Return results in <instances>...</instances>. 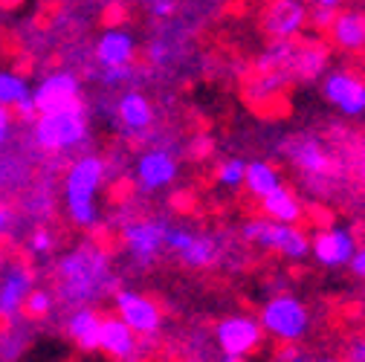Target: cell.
Wrapping results in <instances>:
<instances>
[{"instance_id":"1","label":"cell","mask_w":365,"mask_h":362,"mask_svg":"<svg viewBox=\"0 0 365 362\" xmlns=\"http://www.w3.org/2000/svg\"><path fill=\"white\" fill-rule=\"evenodd\" d=\"M279 151L313 197L334 200L348 186L351 165L339 140H328L319 130H299L284 137Z\"/></svg>"},{"instance_id":"2","label":"cell","mask_w":365,"mask_h":362,"mask_svg":"<svg viewBox=\"0 0 365 362\" xmlns=\"http://www.w3.org/2000/svg\"><path fill=\"white\" fill-rule=\"evenodd\" d=\"M53 290L64 307L96 304L105 296H113L116 279L110 252L99 241L76 244L53 267Z\"/></svg>"},{"instance_id":"3","label":"cell","mask_w":365,"mask_h":362,"mask_svg":"<svg viewBox=\"0 0 365 362\" xmlns=\"http://www.w3.org/2000/svg\"><path fill=\"white\" fill-rule=\"evenodd\" d=\"M108 160L102 154H78L61 177V200L67 220L81 232H93L102 223L99 195L108 183Z\"/></svg>"},{"instance_id":"4","label":"cell","mask_w":365,"mask_h":362,"mask_svg":"<svg viewBox=\"0 0 365 362\" xmlns=\"http://www.w3.org/2000/svg\"><path fill=\"white\" fill-rule=\"evenodd\" d=\"M165 252L189 269H215L230 258V238L189 220H168Z\"/></svg>"},{"instance_id":"5","label":"cell","mask_w":365,"mask_h":362,"mask_svg":"<svg viewBox=\"0 0 365 362\" xmlns=\"http://www.w3.org/2000/svg\"><path fill=\"white\" fill-rule=\"evenodd\" d=\"M238 238L267 255H279L290 264H302L310 258V232L302 223H282L267 214H252L238 226Z\"/></svg>"},{"instance_id":"6","label":"cell","mask_w":365,"mask_h":362,"mask_svg":"<svg viewBox=\"0 0 365 362\" xmlns=\"http://www.w3.org/2000/svg\"><path fill=\"white\" fill-rule=\"evenodd\" d=\"M258 319L264 333L279 345H302L313 333V310L290 290L267 293V299L258 307Z\"/></svg>"},{"instance_id":"7","label":"cell","mask_w":365,"mask_h":362,"mask_svg":"<svg viewBox=\"0 0 365 362\" xmlns=\"http://www.w3.org/2000/svg\"><path fill=\"white\" fill-rule=\"evenodd\" d=\"M90 140V116L87 105L73 110H56V113H38L32 119V143L50 157H67Z\"/></svg>"},{"instance_id":"8","label":"cell","mask_w":365,"mask_h":362,"mask_svg":"<svg viewBox=\"0 0 365 362\" xmlns=\"http://www.w3.org/2000/svg\"><path fill=\"white\" fill-rule=\"evenodd\" d=\"M212 339H215V348H217L220 359H226V362H244V359H250V356H255L261 351L267 333L261 328L258 313L238 310V313L220 316V319L215 322Z\"/></svg>"},{"instance_id":"9","label":"cell","mask_w":365,"mask_h":362,"mask_svg":"<svg viewBox=\"0 0 365 362\" xmlns=\"http://www.w3.org/2000/svg\"><path fill=\"white\" fill-rule=\"evenodd\" d=\"M319 93L345 122H365V76L348 64H339L319 78Z\"/></svg>"},{"instance_id":"10","label":"cell","mask_w":365,"mask_h":362,"mask_svg":"<svg viewBox=\"0 0 365 362\" xmlns=\"http://www.w3.org/2000/svg\"><path fill=\"white\" fill-rule=\"evenodd\" d=\"M165 226L168 217L163 214H136L122 223V247L128 252V261L133 269H151L160 255L165 252Z\"/></svg>"},{"instance_id":"11","label":"cell","mask_w":365,"mask_h":362,"mask_svg":"<svg viewBox=\"0 0 365 362\" xmlns=\"http://www.w3.org/2000/svg\"><path fill=\"white\" fill-rule=\"evenodd\" d=\"M359 247V235L354 223H325L310 232V261L322 269H348L354 252Z\"/></svg>"},{"instance_id":"12","label":"cell","mask_w":365,"mask_h":362,"mask_svg":"<svg viewBox=\"0 0 365 362\" xmlns=\"http://www.w3.org/2000/svg\"><path fill=\"white\" fill-rule=\"evenodd\" d=\"M130 177H133V189L140 195H160V192H165L177 183L180 160L171 148L148 145L145 151H140V157L133 160Z\"/></svg>"},{"instance_id":"13","label":"cell","mask_w":365,"mask_h":362,"mask_svg":"<svg viewBox=\"0 0 365 362\" xmlns=\"http://www.w3.org/2000/svg\"><path fill=\"white\" fill-rule=\"evenodd\" d=\"M113 122L116 130L130 143H143L154 133L157 125V108L151 96L140 87H125L119 99L113 102Z\"/></svg>"},{"instance_id":"14","label":"cell","mask_w":365,"mask_h":362,"mask_svg":"<svg viewBox=\"0 0 365 362\" xmlns=\"http://www.w3.org/2000/svg\"><path fill=\"white\" fill-rule=\"evenodd\" d=\"M110 299H113V313H119L143 339H157L160 331L165 328L163 307L151 296L130 287H116Z\"/></svg>"},{"instance_id":"15","label":"cell","mask_w":365,"mask_h":362,"mask_svg":"<svg viewBox=\"0 0 365 362\" xmlns=\"http://www.w3.org/2000/svg\"><path fill=\"white\" fill-rule=\"evenodd\" d=\"M310 29V0H264L261 32L269 41L299 38Z\"/></svg>"},{"instance_id":"16","label":"cell","mask_w":365,"mask_h":362,"mask_svg":"<svg viewBox=\"0 0 365 362\" xmlns=\"http://www.w3.org/2000/svg\"><path fill=\"white\" fill-rule=\"evenodd\" d=\"M35 108L38 113H56V110H73V108H84V90H81V78L70 70H53L43 76L35 87Z\"/></svg>"},{"instance_id":"17","label":"cell","mask_w":365,"mask_h":362,"mask_svg":"<svg viewBox=\"0 0 365 362\" xmlns=\"http://www.w3.org/2000/svg\"><path fill=\"white\" fill-rule=\"evenodd\" d=\"M157 339H143L136 333L119 313H108L102 316V333H99V353H105L108 359H119V362H130V359H143L148 351V345H154Z\"/></svg>"},{"instance_id":"18","label":"cell","mask_w":365,"mask_h":362,"mask_svg":"<svg viewBox=\"0 0 365 362\" xmlns=\"http://www.w3.org/2000/svg\"><path fill=\"white\" fill-rule=\"evenodd\" d=\"M38 273L24 261H9L0 267V322H15L24 313V301L35 287Z\"/></svg>"},{"instance_id":"19","label":"cell","mask_w":365,"mask_h":362,"mask_svg":"<svg viewBox=\"0 0 365 362\" xmlns=\"http://www.w3.org/2000/svg\"><path fill=\"white\" fill-rule=\"evenodd\" d=\"M140 58V38L130 26L113 24L99 32L93 41V61L99 67H122V64H136Z\"/></svg>"},{"instance_id":"20","label":"cell","mask_w":365,"mask_h":362,"mask_svg":"<svg viewBox=\"0 0 365 362\" xmlns=\"http://www.w3.org/2000/svg\"><path fill=\"white\" fill-rule=\"evenodd\" d=\"M334 47L319 35H299L293 38V76L296 84H313L331 70Z\"/></svg>"},{"instance_id":"21","label":"cell","mask_w":365,"mask_h":362,"mask_svg":"<svg viewBox=\"0 0 365 362\" xmlns=\"http://www.w3.org/2000/svg\"><path fill=\"white\" fill-rule=\"evenodd\" d=\"M325 35L334 53L365 56V6H342Z\"/></svg>"},{"instance_id":"22","label":"cell","mask_w":365,"mask_h":362,"mask_svg":"<svg viewBox=\"0 0 365 362\" xmlns=\"http://www.w3.org/2000/svg\"><path fill=\"white\" fill-rule=\"evenodd\" d=\"M102 316L96 304H78L70 307L64 319V333L67 339L81 351V353H99V333H102Z\"/></svg>"},{"instance_id":"23","label":"cell","mask_w":365,"mask_h":362,"mask_svg":"<svg viewBox=\"0 0 365 362\" xmlns=\"http://www.w3.org/2000/svg\"><path fill=\"white\" fill-rule=\"evenodd\" d=\"M258 209H261V214L282 220V223H302L307 217V206H304L302 195L287 183H279L272 192H267L258 200Z\"/></svg>"},{"instance_id":"24","label":"cell","mask_w":365,"mask_h":362,"mask_svg":"<svg viewBox=\"0 0 365 362\" xmlns=\"http://www.w3.org/2000/svg\"><path fill=\"white\" fill-rule=\"evenodd\" d=\"M279 183H284L282 180V171L276 162H269V160H247V177H244V192L255 200H261L267 192H272Z\"/></svg>"},{"instance_id":"25","label":"cell","mask_w":365,"mask_h":362,"mask_svg":"<svg viewBox=\"0 0 365 362\" xmlns=\"http://www.w3.org/2000/svg\"><path fill=\"white\" fill-rule=\"evenodd\" d=\"M32 96V84L15 73V70H0V105H6L9 110H15L21 102H26Z\"/></svg>"},{"instance_id":"26","label":"cell","mask_w":365,"mask_h":362,"mask_svg":"<svg viewBox=\"0 0 365 362\" xmlns=\"http://www.w3.org/2000/svg\"><path fill=\"white\" fill-rule=\"evenodd\" d=\"M244 177H247V160L244 157H220L215 165V183L223 192H238L244 189Z\"/></svg>"},{"instance_id":"27","label":"cell","mask_w":365,"mask_h":362,"mask_svg":"<svg viewBox=\"0 0 365 362\" xmlns=\"http://www.w3.org/2000/svg\"><path fill=\"white\" fill-rule=\"evenodd\" d=\"M56 304H58L56 290L35 284L32 293L26 296V301H24V316H26V319H32V322H41V319H47V316H53Z\"/></svg>"},{"instance_id":"28","label":"cell","mask_w":365,"mask_h":362,"mask_svg":"<svg viewBox=\"0 0 365 362\" xmlns=\"http://www.w3.org/2000/svg\"><path fill=\"white\" fill-rule=\"evenodd\" d=\"M143 78V70L136 64H122V67H99V81L110 90H125L136 87V81Z\"/></svg>"},{"instance_id":"29","label":"cell","mask_w":365,"mask_h":362,"mask_svg":"<svg viewBox=\"0 0 365 362\" xmlns=\"http://www.w3.org/2000/svg\"><path fill=\"white\" fill-rule=\"evenodd\" d=\"M29 345V336L15 325L6 322L4 331H0V359H18Z\"/></svg>"},{"instance_id":"30","label":"cell","mask_w":365,"mask_h":362,"mask_svg":"<svg viewBox=\"0 0 365 362\" xmlns=\"http://www.w3.org/2000/svg\"><path fill=\"white\" fill-rule=\"evenodd\" d=\"M56 247H58V241H56L50 226H35L26 238V252L32 258H50L56 252Z\"/></svg>"},{"instance_id":"31","label":"cell","mask_w":365,"mask_h":362,"mask_svg":"<svg viewBox=\"0 0 365 362\" xmlns=\"http://www.w3.org/2000/svg\"><path fill=\"white\" fill-rule=\"evenodd\" d=\"M342 356L351 359V362H365V333H354L342 345Z\"/></svg>"},{"instance_id":"32","label":"cell","mask_w":365,"mask_h":362,"mask_svg":"<svg viewBox=\"0 0 365 362\" xmlns=\"http://www.w3.org/2000/svg\"><path fill=\"white\" fill-rule=\"evenodd\" d=\"M336 12L334 9H322V6H310V26L316 32H328V26L334 24Z\"/></svg>"},{"instance_id":"33","label":"cell","mask_w":365,"mask_h":362,"mask_svg":"<svg viewBox=\"0 0 365 362\" xmlns=\"http://www.w3.org/2000/svg\"><path fill=\"white\" fill-rule=\"evenodd\" d=\"M148 15H151L154 21H160V24L171 21V18L177 15V0H157V4L148 6Z\"/></svg>"},{"instance_id":"34","label":"cell","mask_w":365,"mask_h":362,"mask_svg":"<svg viewBox=\"0 0 365 362\" xmlns=\"http://www.w3.org/2000/svg\"><path fill=\"white\" fill-rule=\"evenodd\" d=\"M12 128H15V113H12L6 105H0V148L9 143Z\"/></svg>"},{"instance_id":"35","label":"cell","mask_w":365,"mask_h":362,"mask_svg":"<svg viewBox=\"0 0 365 362\" xmlns=\"http://www.w3.org/2000/svg\"><path fill=\"white\" fill-rule=\"evenodd\" d=\"M276 359H282V362H304V359H313V353H304L299 348V342H293V345H282V351H276Z\"/></svg>"},{"instance_id":"36","label":"cell","mask_w":365,"mask_h":362,"mask_svg":"<svg viewBox=\"0 0 365 362\" xmlns=\"http://www.w3.org/2000/svg\"><path fill=\"white\" fill-rule=\"evenodd\" d=\"M348 273H351L356 281H365V244L356 247V252H354V258H351V264H348Z\"/></svg>"},{"instance_id":"37","label":"cell","mask_w":365,"mask_h":362,"mask_svg":"<svg viewBox=\"0 0 365 362\" xmlns=\"http://www.w3.org/2000/svg\"><path fill=\"white\" fill-rule=\"evenodd\" d=\"M15 212L6 206V203H0V238H6L12 229H15Z\"/></svg>"},{"instance_id":"38","label":"cell","mask_w":365,"mask_h":362,"mask_svg":"<svg viewBox=\"0 0 365 362\" xmlns=\"http://www.w3.org/2000/svg\"><path fill=\"white\" fill-rule=\"evenodd\" d=\"M310 6H322V9H334L339 12L345 6V0H310Z\"/></svg>"},{"instance_id":"39","label":"cell","mask_w":365,"mask_h":362,"mask_svg":"<svg viewBox=\"0 0 365 362\" xmlns=\"http://www.w3.org/2000/svg\"><path fill=\"white\" fill-rule=\"evenodd\" d=\"M354 226H356V235H359V244H365V209H362V212L356 214V223H354Z\"/></svg>"},{"instance_id":"40","label":"cell","mask_w":365,"mask_h":362,"mask_svg":"<svg viewBox=\"0 0 365 362\" xmlns=\"http://www.w3.org/2000/svg\"><path fill=\"white\" fill-rule=\"evenodd\" d=\"M140 4H143V6H151V4H157V0H140Z\"/></svg>"},{"instance_id":"41","label":"cell","mask_w":365,"mask_h":362,"mask_svg":"<svg viewBox=\"0 0 365 362\" xmlns=\"http://www.w3.org/2000/svg\"><path fill=\"white\" fill-rule=\"evenodd\" d=\"M87 4H108V0H87Z\"/></svg>"}]
</instances>
